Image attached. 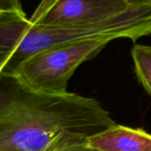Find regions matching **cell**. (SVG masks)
Listing matches in <instances>:
<instances>
[{"label":"cell","instance_id":"obj_4","mask_svg":"<svg viewBox=\"0 0 151 151\" xmlns=\"http://www.w3.org/2000/svg\"><path fill=\"white\" fill-rule=\"evenodd\" d=\"M125 0H54L50 8L33 24L68 27L105 21L125 11Z\"/></svg>","mask_w":151,"mask_h":151},{"label":"cell","instance_id":"obj_10","mask_svg":"<svg viewBox=\"0 0 151 151\" xmlns=\"http://www.w3.org/2000/svg\"><path fill=\"white\" fill-rule=\"evenodd\" d=\"M6 151H19V150H16V149H9V150H6Z\"/></svg>","mask_w":151,"mask_h":151},{"label":"cell","instance_id":"obj_9","mask_svg":"<svg viewBox=\"0 0 151 151\" xmlns=\"http://www.w3.org/2000/svg\"><path fill=\"white\" fill-rule=\"evenodd\" d=\"M129 5H141L151 4V0H125Z\"/></svg>","mask_w":151,"mask_h":151},{"label":"cell","instance_id":"obj_3","mask_svg":"<svg viewBox=\"0 0 151 151\" xmlns=\"http://www.w3.org/2000/svg\"><path fill=\"white\" fill-rule=\"evenodd\" d=\"M109 42L104 38L87 39L44 50L24 60L12 77L34 92L64 94L75 70L95 57Z\"/></svg>","mask_w":151,"mask_h":151},{"label":"cell","instance_id":"obj_7","mask_svg":"<svg viewBox=\"0 0 151 151\" xmlns=\"http://www.w3.org/2000/svg\"><path fill=\"white\" fill-rule=\"evenodd\" d=\"M0 13H9L20 16H26L21 0H0Z\"/></svg>","mask_w":151,"mask_h":151},{"label":"cell","instance_id":"obj_1","mask_svg":"<svg viewBox=\"0 0 151 151\" xmlns=\"http://www.w3.org/2000/svg\"><path fill=\"white\" fill-rule=\"evenodd\" d=\"M116 124L93 98L34 92L0 76V151H55Z\"/></svg>","mask_w":151,"mask_h":151},{"label":"cell","instance_id":"obj_6","mask_svg":"<svg viewBox=\"0 0 151 151\" xmlns=\"http://www.w3.org/2000/svg\"><path fill=\"white\" fill-rule=\"evenodd\" d=\"M132 57L137 78L151 96V45H134L132 49Z\"/></svg>","mask_w":151,"mask_h":151},{"label":"cell","instance_id":"obj_8","mask_svg":"<svg viewBox=\"0 0 151 151\" xmlns=\"http://www.w3.org/2000/svg\"><path fill=\"white\" fill-rule=\"evenodd\" d=\"M55 151H98L90 146L86 142L85 143H80V144H75V145H70L68 147H64L62 148L57 149Z\"/></svg>","mask_w":151,"mask_h":151},{"label":"cell","instance_id":"obj_2","mask_svg":"<svg viewBox=\"0 0 151 151\" xmlns=\"http://www.w3.org/2000/svg\"><path fill=\"white\" fill-rule=\"evenodd\" d=\"M150 34L151 4L131 5L105 21L68 27L36 25L27 16L0 13V76H12L24 60L49 48L99 38L135 42Z\"/></svg>","mask_w":151,"mask_h":151},{"label":"cell","instance_id":"obj_5","mask_svg":"<svg viewBox=\"0 0 151 151\" xmlns=\"http://www.w3.org/2000/svg\"><path fill=\"white\" fill-rule=\"evenodd\" d=\"M86 143L98 151H151V134L116 124L88 138Z\"/></svg>","mask_w":151,"mask_h":151}]
</instances>
